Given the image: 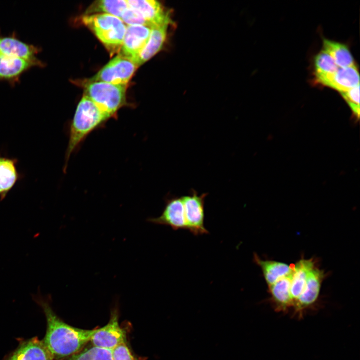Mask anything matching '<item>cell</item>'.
Returning <instances> with one entry per match:
<instances>
[{"label":"cell","instance_id":"5b68a950","mask_svg":"<svg viewBox=\"0 0 360 360\" xmlns=\"http://www.w3.org/2000/svg\"><path fill=\"white\" fill-rule=\"evenodd\" d=\"M138 66L130 60L118 55L86 82H105L128 86Z\"/></svg>","mask_w":360,"mask_h":360},{"label":"cell","instance_id":"44dd1931","mask_svg":"<svg viewBox=\"0 0 360 360\" xmlns=\"http://www.w3.org/2000/svg\"><path fill=\"white\" fill-rule=\"evenodd\" d=\"M128 8L126 0H102L93 2L86 10L85 15L107 14L120 19Z\"/></svg>","mask_w":360,"mask_h":360},{"label":"cell","instance_id":"277c9868","mask_svg":"<svg viewBox=\"0 0 360 360\" xmlns=\"http://www.w3.org/2000/svg\"><path fill=\"white\" fill-rule=\"evenodd\" d=\"M127 86L105 82H86L84 95L110 118L126 104Z\"/></svg>","mask_w":360,"mask_h":360},{"label":"cell","instance_id":"8fae6325","mask_svg":"<svg viewBox=\"0 0 360 360\" xmlns=\"http://www.w3.org/2000/svg\"><path fill=\"white\" fill-rule=\"evenodd\" d=\"M128 7L138 12L152 26L172 24L168 12L154 0H126Z\"/></svg>","mask_w":360,"mask_h":360},{"label":"cell","instance_id":"ffe728a7","mask_svg":"<svg viewBox=\"0 0 360 360\" xmlns=\"http://www.w3.org/2000/svg\"><path fill=\"white\" fill-rule=\"evenodd\" d=\"M254 260L261 268L268 286L293 272V268L286 264L272 260H264L256 254H254Z\"/></svg>","mask_w":360,"mask_h":360},{"label":"cell","instance_id":"7c38bea8","mask_svg":"<svg viewBox=\"0 0 360 360\" xmlns=\"http://www.w3.org/2000/svg\"><path fill=\"white\" fill-rule=\"evenodd\" d=\"M148 222L167 226L173 230H186L184 204L181 198L168 199L162 214L158 218H149Z\"/></svg>","mask_w":360,"mask_h":360},{"label":"cell","instance_id":"e0dca14e","mask_svg":"<svg viewBox=\"0 0 360 360\" xmlns=\"http://www.w3.org/2000/svg\"><path fill=\"white\" fill-rule=\"evenodd\" d=\"M169 24L154 26L149 40L142 52L132 62L138 68L156 54L162 48L167 37Z\"/></svg>","mask_w":360,"mask_h":360},{"label":"cell","instance_id":"ac0fdd59","mask_svg":"<svg viewBox=\"0 0 360 360\" xmlns=\"http://www.w3.org/2000/svg\"><path fill=\"white\" fill-rule=\"evenodd\" d=\"M292 274L268 286L274 308L277 312L286 313L292 310L290 285Z\"/></svg>","mask_w":360,"mask_h":360},{"label":"cell","instance_id":"8992f818","mask_svg":"<svg viewBox=\"0 0 360 360\" xmlns=\"http://www.w3.org/2000/svg\"><path fill=\"white\" fill-rule=\"evenodd\" d=\"M207 194L198 196L196 192L182 198L184 209L186 230L194 236L208 234L204 226V200Z\"/></svg>","mask_w":360,"mask_h":360},{"label":"cell","instance_id":"4316f807","mask_svg":"<svg viewBox=\"0 0 360 360\" xmlns=\"http://www.w3.org/2000/svg\"><path fill=\"white\" fill-rule=\"evenodd\" d=\"M112 351L114 360H136L126 342L120 344Z\"/></svg>","mask_w":360,"mask_h":360},{"label":"cell","instance_id":"603a6c76","mask_svg":"<svg viewBox=\"0 0 360 360\" xmlns=\"http://www.w3.org/2000/svg\"><path fill=\"white\" fill-rule=\"evenodd\" d=\"M338 68L332 58L324 50L315 58L314 68L316 80L334 73Z\"/></svg>","mask_w":360,"mask_h":360},{"label":"cell","instance_id":"5bb4252c","mask_svg":"<svg viewBox=\"0 0 360 360\" xmlns=\"http://www.w3.org/2000/svg\"><path fill=\"white\" fill-rule=\"evenodd\" d=\"M316 80L318 83L341 93L360 85V76L357 68L354 65L344 68H339L334 73Z\"/></svg>","mask_w":360,"mask_h":360},{"label":"cell","instance_id":"ba28073f","mask_svg":"<svg viewBox=\"0 0 360 360\" xmlns=\"http://www.w3.org/2000/svg\"><path fill=\"white\" fill-rule=\"evenodd\" d=\"M152 28L141 26H126V33L119 55L132 61L146 46Z\"/></svg>","mask_w":360,"mask_h":360},{"label":"cell","instance_id":"30bf717a","mask_svg":"<svg viewBox=\"0 0 360 360\" xmlns=\"http://www.w3.org/2000/svg\"><path fill=\"white\" fill-rule=\"evenodd\" d=\"M16 348L5 360H54L42 340L38 337L20 339Z\"/></svg>","mask_w":360,"mask_h":360},{"label":"cell","instance_id":"9c48e42d","mask_svg":"<svg viewBox=\"0 0 360 360\" xmlns=\"http://www.w3.org/2000/svg\"><path fill=\"white\" fill-rule=\"evenodd\" d=\"M324 278V272L316 267L310 272L304 292L297 302L292 316L300 319L306 310L315 304L319 297Z\"/></svg>","mask_w":360,"mask_h":360},{"label":"cell","instance_id":"2e32d148","mask_svg":"<svg viewBox=\"0 0 360 360\" xmlns=\"http://www.w3.org/2000/svg\"><path fill=\"white\" fill-rule=\"evenodd\" d=\"M315 267L312 259L299 260L293 268L290 285V296L292 301V315L298 298L304 292L310 272Z\"/></svg>","mask_w":360,"mask_h":360},{"label":"cell","instance_id":"d4e9b609","mask_svg":"<svg viewBox=\"0 0 360 360\" xmlns=\"http://www.w3.org/2000/svg\"><path fill=\"white\" fill-rule=\"evenodd\" d=\"M120 20L128 26H141L151 28H152L138 12L129 7L123 13Z\"/></svg>","mask_w":360,"mask_h":360},{"label":"cell","instance_id":"3957f363","mask_svg":"<svg viewBox=\"0 0 360 360\" xmlns=\"http://www.w3.org/2000/svg\"><path fill=\"white\" fill-rule=\"evenodd\" d=\"M82 21L111 56L119 53L126 28V25L120 18L107 14H94L84 15Z\"/></svg>","mask_w":360,"mask_h":360},{"label":"cell","instance_id":"484cf974","mask_svg":"<svg viewBox=\"0 0 360 360\" xmlns=\"http://www.w3.org/2000/svg\"><path fill=\"white\" fill-rule=\"evenodd\" d=\"M342 96L347 102L355 116L360 117V85L344 92Z\"/></svg>","mask_w":360,"mask_h":360},{"label":"cell","instance_id":"9a60e30c","mask_svg":"<svg viewBox=\"0 0 360 360\" xmlns=\"http://www.w3.org/2000/svg\"><path fill=\"white\" fill-rule=\"evenodd\" d=\"M44 66V64L0 54V82L4 81L14 84L31 68Z\"/></svg>","mask_w":360,"mask_h":360},{"label":"cell","instance_id":"d6986e66","mask_svg":"<svg viewBox=\"0 0 360 360\" xmlns=\"http://www.w3.org/2000/svg\"><path fill=\"white\" fill-rule=\"evenodd\" d=\"M18 160L0 156V200H3L20 178Z\"/></svg>","mask_w":360,"mask_h":360},{"label":"cell","instance_id":"52a82bcc","mask_svg":"<svg viewBox=\"0 0 360 360\" xmlns=\"http://www.w3.org/2000/svg\"><path fill=\"white\" fill-rule=\"evenodd\" d=\"M112 316L110 322L104 326L96 329L92 336L90 342L92 346L112 350L126 342L125 332L119 324L116 312Z\"/></svg>","mask_w":360,"mask_h":360},{"label":"cell","instance_id":"6da1fadb","mask_svg":"<svg viewBox=\"0 0 360 360\" xmlns=\"http://www.w3.org/2000/svg\"><path fill=\"white\" fill-rule=\"evenodd\" d=\"M34 301L42 308L47 322L42 340L54 360L70 357L82 351L96 330L73 327L65 323L53 310L50 296L44 297L38 292L33 295Z\"/></svg>","mask_w":360,"mask_h":360},{"label":"cell","instance_id":"4fadbf2b","mask_svg":"<svg viewBox=\"0 0 360 360\" xmlns=\"http://www.w3.org/2000/svg\"><path fill=\"white\" fill-rule=\"evenodd\" d=\"M40 49L25 43L15 36L0 37V54L44 64L36 58Z\"/></svg>","mask_w":360,"mask_h":360},{"label":"cell","instance_id":"cb8c5ba5","mask_svg":"<svg viewBox=\"0 0 360 360\" xmlns=\"http://www.w3.org/2000/svg\"><path fill=\"white\" fill-rule=\"evenodd\" d=\"M60 360H114L112 351L94 346L82 350L70 357Z\"/></svg>","mask_w":360,"mask_h":360},{"label":"cell","instance_id":"7a4b0ae2","mask_svg":"<svg viewBox=\"0 0 360 360\" xmlns=\"http://www.w3.org/2000/svg\"><path fill=\"white\" fill-rule=\"evenodd\" d=\"M110 116L92 100L84 96L79 102L69 128V140L65 155L64 172L71 155L94 131L102 126Z\"/></svg>","mask_w":360,"mask_h":360},{"label":"cell","instance_id":"7402d4cb","mask_svg":"<svg viewBox=\"0 0 360 360\" xmlns=\"http://www.w3.org/2000/svg\"><path fill=\"white\" fill-rule=\"evenodd\" d=\"M324 51L332 58L338 68H344L354 65L353 56L345 44L324 40Z\"/></svg>","mask_w":360,"mask_h":360}]
</instances>
